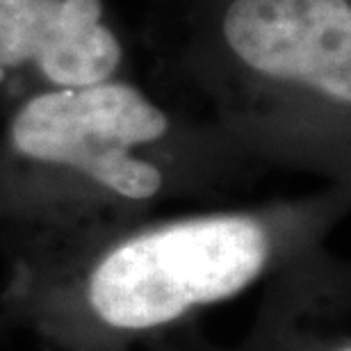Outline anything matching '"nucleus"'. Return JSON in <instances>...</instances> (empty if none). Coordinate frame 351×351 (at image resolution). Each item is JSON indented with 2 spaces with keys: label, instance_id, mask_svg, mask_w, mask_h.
I'll list each match as a JSON object with an SVG mask.
<instances>
[{
  "label": "nucleus",
  "instance_id": "39448f33",
  "mask_svg": "<svg viewBox=\"0 0 351 351\" xmlns=\"http://www.w3.org/2000/svg\"><path fill=\"white\" fill-rule=\"evenodd\" d=\"M151 351H351V265L328 244L263 280L249 331L217 345L189 324Z\"/></svg>",
  "mask_w": 351,
  "mask_h": 351
},
{
  "label": "nucleus",
  "instance_id": "423d86ee",
  "mask_svg": "<svg viewBox=\"0 0 351 351\" xmlns=\"http://www.w3.org/2000/svg\"><path fill=\"white\" fill-rule=\"evenodd\" d=\"M7 333H12V326H10V322H7V317H5L3 308H0V340H3Z\"/></svg>",
  "mask_w": 351,
  "mask_h": 351
},
{
  "label": "nucleus",
  "instance_id": "f257e3e1",
  "mask_svg": "<svg viewBox=\"0 0 351 351\" xmlns=\"http://www.w3.org/2000/svg\"><path fill=\"white\" fill-rule=\"evenodd\" d=\"M351 185L247 206L0 233L12 331L46 351H132L194 324L210 306L328 244Z\"/></svg>",
  "mask_w": 351,
  "mask_h": 351
},
{
  "label": "nucleus",
  "instance_id": "7ed1b4c3",
  "mask_svg": "<svg viewBox=\"0 0 351 351\" xmlns=\"http://www.w3.org/2000/svg\"><path fill=\"white\" fill-rule=\"evenodd\" d=\"M267 173L132 75L41 91L0 117V233L228 206Z\"/></svg>",
  "mask_w": 351,
  "mask_h": 351
},
{
  "label": "nucleus",
  "instance_id": "f03ea898",
  "mask_svg": "<svg viewBox=\"0 0 351 351\" xmlns=\"http://www.w3.org/2000/svg\"><path fill=\"white\" fill-rule=\"evenodd\" d=\"M156 94L267 171L351 185V0H153Z\"/></svg>",
  "mask_w": 351,
  "mask_h": 351
},
{
  "label": "nucleus",
  "instance_id": "20e7f679",
  "mask_svg": "<svg viewBox=\"0 0 351 351\" xmlns=\"http://www.w3.org/2000/svg\"><path fill=\"white\" fill-rule=\"evenodd\" d=\"M130 75L108 0H0V117L41 91Z\"/></svg>",
  "mask_w": 351,
  "mask_h": 351
}]
</instances>
